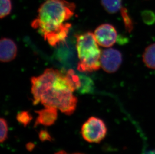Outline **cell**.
<instances>
[{
	"label": "cell",
	"instance_id": "1",
	"mask_svg": "<svg viewBox=\"0 0 155 154\" xmlns=\"http://www.w3.org/2000/svg\"><path fill=\"white\" fill-rule=\"evenodd\" d=\"M33 104L41 103L45 107L59 109L70 115L76 109L78 99L73 94L76 90L66 74L54 69H47L42 74L31 78Z\"/></svg>",
	"mask_w": 155,
	"mask_h": 154
},
{
	"label": "cell",
	"instance_id": "2",
	"mask_svg": "<svg viewBox=\"0 0 155 154\" xmlns=\"http://www.w3.org/2000/svg\"><path fill=\"white\" fill-rule=\"evenodd\" d=\"M75 5L65 0H46L40 7L31 26L50 45L56 46L68 37L71 24L65 23L74 14Z\"/></svg>",
	"mask_w": 155,
	"mask_h": 154
},
{
	"label": "cell",
	"instance_id": "3",
	"mask_svg": "<svg viewBox=\"0 0 155 154\" xmlns=\"http://www.w3.org/2000/svg\"><path fill=\"white\" fill-rule=\"evenodd\" d=\"M76 49L79 62L78 70L81 72H92L98 70L101 65V50L91 32L76 36Z\"/></svg>",
	"mask_w": 155,
	"mask_h": 154
},
{
	"label": "cell",
	"instance_id": "4",
	"mask_svg": "<svg viewBox=\"0 0 155 154\" xmlns=\"http://www.w3.org/2000/svg\"><path fill=\"white\" fill-rule=\"evenodd\" d=\"M107 128L101 119L91 117L82 125L81 133L85 141L91 143H99L105 138Z\"/></svg>",
	"mask_w": 155,
	"mask_h": 154
},
{
	"label": "cell",
	"instance_id": "5",
	"mask_svg": "<svg viewBox=\"0 0 155 154\" xmlns=\"http://www.w3.org/2000/svg\"><path fill=\"white\" fill-rule=\"evenodd\" d=\"M100 61L101 68L104 71L114 73L120 68L123 61V57L120 51L110 48L101 52Z\"/></svg>",
	"mask_w": 155,
	"mask_h": 154
},
{
	"label": "cell",
	"instance_id": "6",
	"mask_svg": "<svg viewBox=\"0 0 155 154\" xmlns=\"http://www.w3.org/2000/svg\"><path fill=\"white\" fill-rule=\"evenodd\" d=\"M94 35L98 45L108 48L114 45L117 39V32L114 27L104 24L95 29Z\"/></svg>",
	"mask_w": 155,
	"mask_h": 154
},
{
	"label": "cell",
	"instance_id": "7",
	"mask_svg": "<svg viewBox=\"0 0 155 154\" xmlns=\"http://www.w3.org/2000/svg\"><path fill=\"white\" fill-rule=\"evenodd\" d=\"M17 53L16 44L9 38H2L0 41V60L9 62L16 58Z\"/></svg>",
	"mask_w": 155,
	"mask_h": 154
},
{
	"label": "cell",
	"instance_id": "8",
	"mask_svg": "<svg viewBox=\"0 0 155 154\" xmlns=\"http://www.w3.org/2000/svg\"><path fill=\"white\" fill-rule=\"evenodd\" d=\"M45 109L35 111L38 114L35 123V127L38 125L51 126L55 123L57 118V109L45 107Z\"/></svg>",
	"mask_w": 155,
	"mask_h": 154
},
{
	"label": "cell",
	"instance_id": "9",
	"mask_svg": "<svg viewBox=\"0 0 155 154\" xmlns=\"http://www.w3.org/2000/svg\"><path fill=\"white\" fill-rule=\"evenodd\" d=\"M143 59L147 67L155 69V44H152L146 48Z\"/></svg>",
	"mask_w": 155,
	"mask_h": 154
},
{
	"label": "cell",
	"instance_id": "10",
	"mask_svg": "<svg viewBox=\"0 0 155 154\" xmlns=\"http://www.w3.org/2000/svg\"><path fill=\"white\" fill-rule=\"evenodd\" d=\"M104 9L107 13L115 14L122 9V0H101Z\"/></svg>",
	"mask_w": 155,
	"mask_h": 154
},
{
	"label": "cell",
	"instance_id": "11",
	"mask_svg": "<svg viewBox=\"0 0 155 154\" xmlns=\"http://www.w3.org/2000/svg\"><path fill=\"white\" fill-rule=\"evenodd\" d=\"M120 11H121V16L123 18L126 31L130 33L133 29L134 25L133 21L129 16L127 10L126 8H122Z\"/></svg>",
	"mask_w": 155,
	"mask_h": 154
},
{
	"label": "cell",
	"instance_id": "12",
	"mask_svg": "<svg viewBox=\"0 0 155 154\" xmlns=\"http://www.w3.org/2000/svg\"><path fill=\"white\" fill-rule=\"evenodd\" d=\"M12 10V3L11 0H1L0 17L1 19L6 17L10 14Z\"/></svg>",
	"mask_w": 155,
	"mask_h": 154
},
{
	"label": "cell",
	"instance_id": "13",
	"mask_svg": "<svg viewBox=\"0 0 155 154\" xmlns=\"http://www.w3.org/2000/svg\"><path fill=\"white\" fill-rule=\"evenodd\" d=\"M17 119L19 123L24 126L29 124L32 119V117L29 113L26 111L21 112L17 116Z\"/></svg>",
	"mask_w": 155,
	"mask_h": 154
},
{
	"label": "cell",
	"instance_id": "14",
	"mask_svg": "<svg viewBox=\"0 0 155 154\" xmlns=\"http://www.w3.org/2000/svg\"><path fill=\"white\" fill-rule=\"evenodd\" d=\"M1 122V135L0 141L1 143L4 142L8 138V125L7 122L4 118H2L0 120Z\"/></svg>",
	"mask_w": 155,
	"mask_h": 154
},
{
	"label": "cell",
	"instance_id": "15",
	"mask_svg": "<svg viewBox=\"0 0 155 154\" xmlns=\"http://www.w3.org/2000/svg\"><path fill=\"white\" fill-rule=\"evenodd\" d=\"M142 17L145 23L152 24L155 22V15L151 11H145L142 14Z\"/></svg>",
	"mask_w": 155,
	"mask_h": 154
},
{
	"label": "cell",
	"instance_id": "16",
	"mask_svg": "<svg viewBox=\"0 0 155 154\" xmlns=\"http://www.w3.org/2000/svg\"><path fill=\"white\" fill-rule=\"evenodd\" d=\"M40 139L42 141H45V140H49L51 139L50 136L49 135L47 132L45 131H41L39 134Z\"/></svg>",
	"mask_w": 155,
	"mask_h": 154
},
{
	"label": "cell",
	"instance_id": "17",
	"mask_svg": "<svg viewBox=\"0 0 155 154\" xmlns=\"http://www.w3.org/2000/svg\"><path fill=\"white\" fill-rule=\"evenodd\" d=\"M142 154H155V149L152 150H149L148 151H145Z\"/></svg>",
	"mask_w": 155,
	"mask_h": 154
},
{
	"label": "cell",
	"instance_id": "18",
	"mask_svg": "<svg viewBox=\"0 0 155 154\" xmlns=\"http://www.w3.org/2000/svg\"><path fill=\"white\" fill-rule=\"evenodd\" d=\"M55 154H66V153L64 151H60L58 152L57 153H55Z\"/></svg>",
	"mask_w": 155,
	"mask_h": 154
},
{
	"label": "cell",
	"instance_id": "19",
	"mask_svg": "<svg viewBox=\"0 0 155 154\" xmlns=\"http://www.w3.org/2000/svg\"><path fill=\"white\" fill-rule=\"evenodd\" d=\"M80 154V153H74V154Z\"/></svg>",
	"mask_w": 155,
	"mask_h": 154
}]
</instances>
